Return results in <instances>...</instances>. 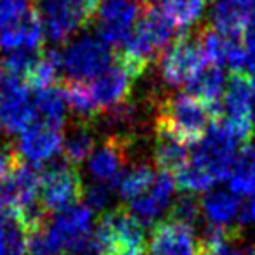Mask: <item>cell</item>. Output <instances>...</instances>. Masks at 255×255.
Masks as SVG:
<instances>
[{
	"label": "cell",
	"mask_w": 255,
	"mask_h": 255,
	"mask_svg": "<svg viewBox=\"0 0 255 255\" xmlns=\"http://www.w3.org/2000/svg\"><path fill=\"white\" fill-rule=\"evenodd\" d=\"M175 24L160 7L154 3L142 7L134 31L122 47L124 51L118 59L139 78L158 54L175 40Z\"/></svg>",
	"instance_id": "1"
},
{
	"label": "cell",
	"mask_w": 255,
	"mask_h": 255,
	"mask_svg": "<svg viewBox=\"0 0 255 255\" xmlns=\"http://www.w3.org/2000/svg\"><path fill=\"white\" fill-rule=\"evenodd\" d=\"M144 245V226L127 208L106 212L92 233L94 255H141Z\"/></svg>",
	"instance_id": "2"
},
{
	"label": "cell",
	"mask_w": 255,
	"mask_h": 255,
	"mask_svg": "<svg viewBox=\"0 0 255 255\" xmlns=\"http://www.w3.org/2000/svg\"><path fill=\"white\" fill-rule=\"evenodd\" d=\"M212 118L207 106L189 94L168 96L158 104L156 130H163L186 144H196L205 135Z\"/></svg>",
	"instance_id": "3"
},
{
	"label": "cell",
	"mask_w": 255,
	"mask_h": 255,
	"mask_svg": "<svg viewBox=\"0 0 255 255\" xmlns=\"http://www.w3.org/2000/svg\"><path fill=\"white\" fill-rule=\"evenodd\" d=\"M238 141L219 118L208 125L205 135L196 142L189 163L210 175L215 182L226 181L231 175L233 165L238 156Z\"/></svg>",
	"instance_id": "4"
},
{
	"label": "cell",
	"mask_w": 255,
	"mask_h": 255,
	"mask_svg": "<svg viewBox=\"0 0 255 255\" xmlns=\"http://www.w3.org/2000/svg\"><path fill=\"white\" fill-rule=\"evenodd\" d=\"M61 73L66 75L68 82L94 80L113 64L115 56L111 47L104 44L98 35H82L71 40L59 52Z\"/></svg>",
	"instance_id": "5"
},
{
	"label": "cell",
	"mask_w": 255,
	"mask_h": 255,
	"mask_svg": "<svg viewBox=\"0 0 255 255\" xmlns=\"http://www.w3.org/2000/svg\"><path fill=\"white\" fill-rule=\"evenodd\" d=\"M84 182L75 167L68 163H54L40 172L38 202L44 212H61L77 205L84 198Z\"/></svg>",
	"instance_id": "6"
},
{
	"label": "cell",
	"mask_w": 255,
	"mask_h": 255,
	"mask_svg": "<svg viewBox=\"0 0 255 255\" xmlns=\"http://www.w3.org/2000/svg\"><path fill=\"white\" fill-rule=\"evenodd\" d=\"M137 0H101L94 12L98 37L110 47H124L141 16Z\"/></svg>",
	"instance_id": "7"
},
{
	"label": "cell",
	"mask_w": 255,
	"mask_h": 255,
	"mask_svg": "<svg viewBox=\"0 0 255 255\" xmlns=\"http://www.w3.org/2000/svg\"><path fill=\"white\" fill-rule=\"evenodd\" d=\"M38 17L44 37L52 44H61L87 24L92 14L84 0H44Z\"/></svg>",
	"instance_id": "8"
},
{
	"label": "cell",
	"mask_w": 255,
	"mask_h": 255,
	"mask_svg": "<svg viewBox=\"0 0 255 255\" xmlns=\"http://www.w3.org/2000/svg\"><path fill=\"white\" fill-rule=\"evenodd\" d=\"M207 64L198 40L191 35L175 38L160 57V77L168 87H181Z\"/></svg>",
	"instance_id": "9"
},
{
	"label": "cell",
	"mask_w": 255,
	"mask_h": 255,
	"mask_svg": "<svg viewBox=\"0 0 255 255\" xmlns=\"http://www.w3.org/2000/svg\"><path fill=\"white\" fill-rule=\"evenodd\" d=\"M63 135L61 128L35 122L19 134V141L14 149L17 160L33 168L49 163L63 151Z\"/></svg>",
	"instance_id": "10"
},
{
	"label": "cell",
	"mask_w": 255,
	"mask_h": 255,
	"mask_svg": "<svg viewBox=\"0 0 255 255\" xmlns=\"http://www.w3.org/2000/svg\"><path fill=\"white\" fill-rule=\"evenodd\" d=\"M37 122L33 96L24 82H16L0 92V127L9 134H21Z\"/></svg>",
	"instance_id": "11"
},
{
	"label": "cell",
	"mask_w": 255,
	"mask_h": 255,
	"mask_svg": "<svg viewBox=\"0 0 255 255\" xmlns=\"http://www.w3.org/2000/svg\"><path fill=\"white\" fill-rule=\"evenodd\" d=\"M135 78L137 77L120 59H115L104 73L94 78L92 85L89 87H91L92 98H94L99 113L128 101Z\"/></svg>",
	"instance_id": "12"
},
{
	"label": "cell",
	"mask_w": 255,
	"mask_h": 255,
	"mask_svg": "<svg viewBox=\"0 0 255 255\" xmlns=\"http://www.w3.org/2000/svg\"><path fill=\"white\" fill-rule=\"evenodd\" d=\"M130 148L128 135H108L106 141L89 156V174L101 184L115 186L127 160V149Z\"/></svg>",
	"instance_id": "13"
},
{
	"label": "cell",
	"mask_w": 255,
	"mask_h": 255,
	"mask_svg": "<svg viewBox=\"0 0 255 255\" xmlns=\"http://www.w3.org/2000/svg\"><path fill=\"white\" fill-rule=\"evenodd\" d=\"M226 73L224 68L215 64H203L188 82H186V92L191 98L198 99L207 106L212 122L222 118V94L226 91Z\"/></svg>",
	"instance_id": "14"
},
{
	"label": "cell",
	"mask_w": 255,
	"mask_h": 255,
	"mask_svg": "<svg viewBox=\"0 0 255 255\" xmlns=\"http://www.w3.org/2000/svg\"><path fill=\"white\" fill-rule=\"evenodd\" d=\"M149 255H196L193 229L174 221H161L153 228L148 243Z\"/></svg>",
	"instance_id": "15"
},
{
	"label": "cell",
	"mask_w": 255,
	"mask_h": 255,
	"mask_svg": "<svg viewBox=\"0 0 255 255\" xmlns=\"http://www.w3.org/2000/svg\"><path fill=\"white\" fill-rule=\"evenodd\" d=\"M175 188L174 175L167 174V172H160L154 175L151 186L142 193L141 196L130 200L128 207H130V214L135 215L139 221L153 222L165 208L168 207L172 200V193Z\"/></svg>",
	"instance_id": "16"
},
{
	"label": "cell",
	"mask_w": 255,
	"mask_h": 255,
	"mask_svg": "<svg viewBox=\"0 0 255 255\" xmlns=\"http://www.w3.org/2000/svg\"><path fill=\"white\" fill-rule=\"evenodd\" d=\"M44 28L37 10H31L24 19L0 33V51L3 52H37L44 42Z\"/></svg>",
	"instance_id": "17"
},
{
	"label": "cell",
	"mask_w": 255,
	"mask_h": 255,
	"mask_svg": "<svg viewBox=\"0 0 255 255\" xmlns=\"http://www.w3.org/2000/svg\"><path fill=\"white\" fill-rule=\"evenodd\" d=\"M255 12V0H214L212 28L226 35H243L249 17Z\"/></svg>",
	"instance_id": "18"
},
{
	"label": "cell",
	"mask_w": 255,
	"mask_h": 255,
	"mask_svg": "<svg viewBox=\"0 0 255 255\" xmlns=\"http://www.w3.org/2000/svg\"><path fill=\"white\" fill-rule=\"evenodd\" d=\"M154 163L160 168V172L177 174L181 168H184L189 163V149L188 144L181 139L167 134L163 130H156V139H154Z\"/></svg>",
	"instance_id": "19"
},
{
	"label": "cell",
	"mask_w": 255,
	"mask_h": 255,
	"mask_svg": "<svg viewBox=\"0 0 255 255\" xmlns=\"http://www.w3.org/2000/svg\"><path fill=\"white\" fill-rule=\"evenodd\" d=\"M200 203L208 222L219 228H231V222L240 217V210H242V202L238 196L224 189L207 193Z\"/></svg>",
	"instance_id": "20"
},
{
	"label": "cell",
	"mask_w": 255,
	"mask_h": 255,
	"mask_svg": "<svg viewBox=\"0 0 255 255\" xmlns=\"http://www.w3.org/2000/svg\"><path fill=\"white\" fill-rule=\"evenodd\" d=\"M33 104H35V113H37V122L63 128L64 120H66V111H68L64 91H61L56 85L35 91Z\"/></svg>",
	"instance_id": "21"
},
{
	"label": "cell",
	"mask_w": 255,
	"mask_h": 255,
	"mask_svg": "<svg viewBox=\"0 0 255 255\" xmlns=\"http://www.w3.org/2000/svg\"><path fill=\"white\" fill-rule=\"evenodd\" d=\"M94 134L85 122L77 124L66 132V135H63V153L66 163L71 167H77L89 160V156L94 151Z\"/></svg>",
	"instance_id": "22"
},
{
	"label": "cell",
	"mask_w": 255,
	"mask_h": 255,
	"mask_svg": "<svg viewBox=\"0 0 255 255\" xmlns=\"http://www.w3.org/2000/svg\"><path fill=\"white\" fill-rule=\"evenodd\" d=\"M229 184L231 193L236 196H255V148L252 144H247L238 153L229 175Z\"/></svg>",
	"instance_id": "23"
},
{
	"label": "cell",
	"mask_w": 255,
	"mask_h": 255,
	"mask_svg": "<svg viewBox=\"0 0 255 255\" xmlns=\"http://www.w3.org/2000/svg\"><path fill=\"white\" fill-rule=\"evenodd\" d=\"M153 179H154V172L151 165L135 163L128 168H124V172L120 174V177L115 182L113 188L117 189L122 198L130 202V200L141 196L151 186Z\"/></svg>",
	"instance_id": "24"
},
{
	"label": "cell",
	"mask_w": 255,
	"mask_h": 255,
	"mask_svg": "<svg viewBox=\"0 0 255 255\" xmlns=\"http://www.w3.org/2000/svg\"><path fill=\"white\" fill-rule=\"evenodd\" d=\"M59 75H61L59 52L45 51L37 56L30 73L26 75V82L35 91H40V89L54 87Z\"/></svg>",
	"instance_id": "25"
},
{
	"label": "cell",
	"mask_w": 255,
	"mask_h": 255,
	"mask_svg": "<svg viewBox=\"0 0 255 255\" xmlns=\"http://www.w3.org/2000/svg\"><path fill=\"white\" fill-rule=\"evenodd\" d=\"M160 9L175 24V28L193 26L203 14L205 0H161Z\"/></svg>",
	"instance_id": "26"
},
{
	"label": "cell",
	"mask_w": 255,
	"mask_h": 255,
	"mask_svg": "<svg viewBox=\"0 0 255 255\" xmlns=\"http://www.w3.org/2000/svg\"><path fill=\"white\" fill-rule=\"evenodd\" d=\"M64 91L66 104L75 115H78L84 120H94L98 118L99 111L92 98L91 87L84 82H68Z\"/></svg>",
	"instance_id": "27"
},
{
	"label": "cell",
	"mask_w": 255,
	"mask_h": 255,
	"mask_svg": "<svg viewBox=\"0 0 255 255\" xmlns=\"http://www.w3.org/2000/svg\"><path fill=\"white\" fill-rule=\"evenodd\" d=\"M203 217V212H202V203L200 200L196 198L195 195H186L179 196L170 207V217L168 221H174L177 224H182L186 228L193 229L196 224L200 222V219Z\"/></svg>",
	"instance_id": "28"
},
{
	"label": "cell",
	"mask_w": 255,
	"mask_h": 255,
	"mask_svg": "<svg viewBox=\"0 0 255 255\" xmlns=\"http://www.w3.org/2000/svg\"><path fill=\"white\" fill-rule=\"evenodd\" d=\"M175 184L182 189V191L189 193V195H195V193H205L215 184V181L207 175L203 170H200L198 167L188 163L184 168L175 174Z\"/></svg>",
	"instance_id": "29"
},
{
	"label": "cell",
	"mask_w": 255,
	"mask_h": 255,
	"mask_svg": "<svg viewBox=\"0 0 255 255\" xmlns=\"http://www.w3.org/2000/svg\"><path fill=\"white\" fill-rule=\"evenodd\" d=\"M31 10L28 0H0V33L24 19Z\"/></svg>",
	"instance_id": "30"
},
{
	"label": "cell",
	"mask_w": 255,
	"mask_h": 255,
	"mask_svg": "<svg viewBox=\"0 0 255 255\" xmlns=\"http://www.w3.org/2000/svg\"><path fill=\"white\" fill-rule=\"evenodd\" d=\"M113 186L110 184H101L96 182L89 189H85L84 198L87 200V207L92 212H103L104 208L110 207L111 200H113Z\"/></svg>",
	"instance_id": "31"
},
{
	"label": "cell",
	"mask_w": 255,
	"mask_h": 255,
	"mask_svg": "<svg viewBox=\"0 0 255 255\" xmlns=\"http://www.w3.org/2000/svg\"><path fill=\"white\" fill-rule=\"evenodd\" d=\"M17 163H19V160L16 156V151L5 148V146H0V179L5 177Z\"/></svg>",
	"instance_id": "32"
},
{
	"label": "cell",
	"mask_w": 255,
	"mask_h": 255,
	"mask_svg": "<svg viewBox=\"0 0 255 255\" xmlns=\"http://www.w3.org/2000/svg\"><path fill=\"white\" fill-rule=\"evenodd\" d=\"M240 222L242 224H255V196L243 205L242 210H240Z\"/></svg>",
	"instance_id": "33"
},
{
	"label": "cell",
	"mask_w": 255,
	"mask_h": 255,
	"mask_svg": "<svg viewBox=\"0 0 255 255\" xmlns=\"http://www.w3.org/2000/svg\"><path fill=\"white\" fill-rule=\"evenodd\" d=\"M9 219L0 221V255H7V222Z\"/></svg>",
	"instance_id": "34"
},
{
	"label": "cell",
	"mask_w": 255,
	"mask_h": 255,
	"mask_svg": "<svg viewBox=\"0 0 255 255\" xmlns=\"http://www.w3.org/2000/svg\"><path fill=\"white\" fill-rule=\"evenodd\" d=\"M208 255H245V254H243L242 250L236 249V247H233V243H228V245L214 250V252L208 254Z\"/></svg>",
	"instance_id": "35"
},
{
	"label": "cell",
	"mask_w": 255,
	"mask_h": 255,
	"mask_svg": "<svg viewBox=\"0 0 255 255\" xmlns=\"http://www.w3.org/2000/svg\"><path fill=\"white\" fill-rule=\"evenodd\" d=\"M9 217H10V215L7 214V210L3 208V205L0 203V221H5V219H9Z\"/></svg>",
	"instance_id": "36"
},
{
	"label": "cell",
	"mask_w": 255,
	"mask_h": 255,
	"mask_svg": "<svg viewBox=\"0 0 255 255\" xmlns=\"http://www.w3.org/2000/svg\"><path fill=\"white\" fill-rule=\"evenodd\" d=\"M250 120H252V125L255 127V98L252 99V108H250Z\"/></svg>",
	"instance_id": "37"
},
{
	"label": "cell",
	"mask_w": 255,
	"mask_h": 255,
	"mask_svg": "<svg viewBox=\"0 0 255 255\" xmlns=\"http://www.w3.org/2000/svg\"><path fill=\"white\" fill-rule=\"evenodd\" d=\"M250 75H252V80H249L250 82V89H252V96L255 98V71H254V73H250Z\"/></svg>",
	"instance_id": "38"
},
{
	"label": "cell",
	"mask_w": 255,
	"mask_h": 255,
	"mask_svg": "<svg viewBox=\"0 0 255 255\" xmlns=\"http://www.w3.org/2000/svg\"><path fill=\"white\" fill-rule=\"evenodd\" d=\"M139 3H141L142 7H146V5H153V2L154 0H137Z\"/></svg>",
	"instance_id": "39"
}]
</instances>
